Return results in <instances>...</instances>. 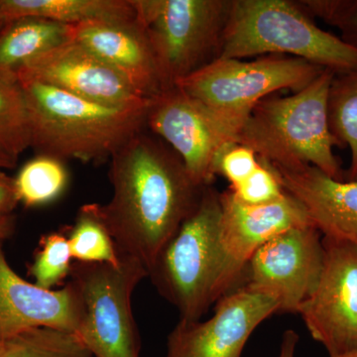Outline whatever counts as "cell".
I'll use <instances>...</instances> for the list:
<instances>
[{
    "mask_svg": "<svg viewBox=\"0 0 357 357\" xmlns=\"http://www.w3.org/2000/svg\"><path fill=\"white\" fill-rule=\"evenodd\" d=\"M145 130L110 158L112 199L91 204L119 257L137 260L149 274L206 187L195 182L172 148Z\"/></svg>",
    "mask_w": 357,
    "mask_h": 357,
    "instance_id": "cell-1",
    "label": "cell"
},
{
    "mask_svg": "<svg viewBox=\"0 0 357 357\" xmlns=\"http://www.w3.org/2000/svg\"><path fill=\"white\" fill-rule=\"evenodd\" d=\"M20 83L29 112L31 148L38 155L102 163L146 129L151 100L136 107H110L37 82Z\"/></svg>",
    "mask_w": 357,
    "mask_h": 357,
    "instance_id": "cell-2",
    "label": "cell"
},
{
    "mask_svg": "<svg viewBox=\"0 0 357 357\" xmlns=\"http://www.w3.org/2000/svg\"><path fill=\"white\" fill-rule=\"evenodd\" d=\"M335 73L325 69L306 88L279 98H268L251 110L237 134L270 165H311L328 177L344 181L333 147L340 142L331 132L328 98Z\"/></svg>",
    "mask_w": 357,
    "mask_h": 357,
    "instance_id": "cell-3",
    "label": "cell"
},
{
    "mask_svg": "<svg viewBox=\"0 0 357 357\" xmlns=\"http://www.w3.org/2000/svg\"><path fill=\"white\" fill-rule=\"evenodd\" d=\"M284 55L335 74L357 70V48L321 29L294 0H232L222 59Z\"/></svg>",
    "mask_w": 357,
    "mask_h": 357,
    "instance_id": "cell-4",
    "label": "cell"
},
{
    "mask_svg": "<svg viewBox=\"0 0 357 357\" xmlns=\"http://www.w3.org/2000/svg\"><path fill=\"white\" fill-rule=\"evenodd\" d=\"M220 192L204 189L196 210L162 249L148 277L180 321H201L222 297L223 256L220 243Z\"/></svg>",
    "mask_w": 357,
    "mask_h": 357,
    "instance_id": "cell-5",
    "label": "cell"
},
{
    "mask_svg": "<svg viewBox=\"0 0 357 357\" xmlns=\"http://www.w3.org/2000/svg\"><path fill=\"white\" fill-rule=\"evenodd\" d=\"M167 89L220 56L232 0H132Z\"/></svg>",
    "mask_w": 357,
    "mask_h": 357,
    "instance_id": "cell-6",
    "label": "cell"
},
{
    "mask_svg": "<svg viewBox=\"0 0 357 357\" xmlns=\"http://www.w3.org/2000/svg\"><path fill=\"white\" fill-rule=\"evenodd\" d=\"M324 70L284 55L260 56L251 61L218 58L176 86L241 128L258 102L282 89L297 93Z\"/></svg>",
    "mask_w": 357,
    "mask_h": 357,
    "instance_id": "cell-7",
    "label": "cell"
},
{
    "mask_svg": "<svg viewBox=\"0 0 357 357\" xmlns=\"http://www.w3.org/2000/svg\"><path fill=\"white\" fill-rule=\"evenodd\" d=\"M83 304L77 335L93 357H139L141 338L131 301L148 272L137 260L121 257L117 266L75 262L70 269Z\"/></svg>",
    "mask_w": 357,
    "mask_h": 357,
    "instance_id": "cell-8",
    "label": "cell"
},
{
    "mask_svg": "<svg viewBox=\"0 0 357 357\" xmlns=\"http://www.w3.org/2000/svg\"><path fill=\"white\" fill-rule=\"evenodd\" d=\"M146 128L172 148L197 184L208 187L220 150L236 142L241 128L225 121L177 86L152 98Z\"/></svg>",
    "mask_w": 357,
    "mask_h": 357,
    "instance_id": "cell-9",
    "label": "cell"
},
{
    "mask_svg": "<svg viewBox=\"0 0 357 357\" xmlns=\"http://www.w3.org/2000/svg\"><path fill=\"white\" fill-rule=\"evenodd\" d=\"M324 252L323 236L314 225L287 230L256 251L239 286L273 298L279 312L298 314L318 285Z\"/></svg>",
    "mask_w": 357,
    "mask_h": 357,
    "instance_id": "cell-10",
    "label": "cell"
},
{
    "mask_svg": "<svg viewBox=\"0 0 357 357\" xmlns=\"http://www.w3.org/2000/svg\"><path fill=\"white\" fill-rule=\"evenodd\" d=\"M324 264L298 314L330 356L357 351V248L323 236Z\"/></svg>",
    "mask_w": 357,
    "mask_h": 357,
    "instance_id": "cell-11",
    "label": "cell"
},
{
    "mask_svg": "<svg viewBox=\"0 0 357 357\" xmlns=\"http://www.w3.org/2000/svg\"><path fill=\"white\" fill-rule=\"evenodd\" d=\"M278 312L273 298L239 286L218 301L206 321H178L167 337L165 357H241L257 326Z\"/></svg>",
    "mask_w": 357,
    "mask_h": 357,
    "instance_id": "cell-12",
    "label": "cell"
},
{
    "mask_svg": "<svg viewBox=\"0 0 357 357\" xmlns=\"http://www.w3.org/2000/svg\"><path fill=\"white\" fill-rule=\"evenodd\" d=\"M220 199L223 297L238 286L249 260L263 244L287 230L314 225L302 203L287 192L277 201L259 206L241 203L229 190Z\"/></svg>",
    "mask_w": 357,
    "mask_h": 357,
    "instance_id": "cell-13",
    "label": "cell"
},
{
    "mask_svg": "<svg viewBox=\"0 0 357 357\" xmlns=\"http://www.w3.org/2000/svg\"><path fill=\"white\" fill-rule=\"evenodd\" d=\"M18 82H37L110 107H136L141 98L121 75L81 44L69 40L23 66Z\"/></svg>",
    "mask_w": 357,
    "mask_h": 357,
    "instance_id": "cell-14",
    "label": "cell"
},
{
    "mask_svg": "<svg viewBox=\"0 0 357 357\" xmlns=\"http://www.w3.org/2000/svg\"><path fill=\"white\" fill-rule=\"evenodd\" d=\"M82 317L81 296L72 281L54 291L24 280L9 265L0 243V340L38 328L77 335Z\"/></svg>",
    "mask_w": 357,
    "mask_h": 357,
    "instance_id": "cell-15",
    "label": "cell"
},
{
    "mask_svg": "<svg viewBox=\"0 0 357 357\" xmlns=\"http://www.w3.org/2000/svg\"><path fill=\"white\" fill-rule=\"evenodd\" d=\"M70 39L112 68L141 98L152 100L166 91L153 49L137 20L72 25Z\"/></svg>",
    "mask_w": 357,
    "mask_h": 357,
    "instance_id": "cell-16",
    "label": "cell"
},
{
    "mask_svg": "<svg viewBox=\"0 0 357 357\" xmlns=\"http://www.w3.org/2000/svg\"><path fill=\"white\" fill-rule=\"evenodd\" d=\"M267 165L321 236L357 248V181L335 180L311 165Z\"/></svg>",
    "mask_w": 357,
    "mask_h": 357,
    "instance_id": "cell-17",
    "label": "cell"
},
{
    "mask_svg": "<svg viewBox=\"0 0 357 357\" xmlns=\"http://www.w3.org/2000/svg\"><path fill=\"white\" fill-rule=\"evenodd\" d=\"M6 21L35 17L67 25L136 20L132 0H0Z\"/></svg>",
    "mask_w": 357,
    "mask_h": 357,
    "instance_id": "cell-18",
    "label": "cell"
},
{
    "mask_svg": "<svg viewBox=\"0 0 357 357\" xmlns=\"http://www.w3.org/2000/svg\"><path fill=\"white\" fill-rule=\"evenodd\" d=\"M70 31L72 25L42 18L6 21L0 29V77L16 79L18 70L33 59L69 41Z\"/></svg>",
    "mask_w": 357,
    "mask_h": 357,
    "instance_id": "cell-19",
    "label": "cell"
},
{
    "mask_svg": "<svg viewBox=\"0 0 357 357\" xmlns=\"http://www.w3.org/2000/svg\"><path fill=\"white\" fill-rule=\"evenodd\" d=\"M331 132L340 147L351 149V165L344 181H357V70L335 74L328 98Z\"/></svg>",
    "mask_w": 357,
    "mask_h": 357,
    "instance_id": "cell-20",
    "label": "cell"
},
{
    "mask_svg": "<svg viewBox=\"0 0 357 357\" xmlns=\"http://www.w3.org/2000/svg\"><path fill=\"white\" fill-rule=\"evenodd\" d=\"M68 180L63 161L38 155L22 167L14 185L20 203L31 208L57 199L67 188Z\"/></svg>",
    "mask_w": 357,
    "mask_h": 357,
    "instance_id": "cell-21",
    "label": "cell"
},
{
    "mask_svg": "<svg viewBox=\"0 0 357 357\" xmlns=\"http://www.w3.org/2000/svg\"><path fill=\"white\" fill-rule=\"evenodd\" d=\"M32 135L24 93L18 79L0 77V149L17 161Z\"/></svg>",
    "mask_w": 357,
    "mask_h": 357,
    "instance_id": "cell-22",
    "label": "cell"
},
{
    "mask_svg": "<svg viewBox=\"0 0 357 357\" xmlns=\"http://www.w3.org/2000/svg\"><path fill=\"white\" fill-rule=\"evenodd\" d=\"M0 357H93L76 333L32 328L0 340Z\"/></svg>",
    "mask_w": 357,
    "mask_h": 357,
    "instance_id": "cell-23",
    "label": "cell"
},
{
    "mask_svg": "<svg viewBox=\"0 0 357 357\" xmlns=\"http://www.w3.org/2000/svg\"><path fill=\"white\" fill-rule=\"evenodd\" d=\"M66 236L75 261L107 263L114 266L121 263L114 239L96 215L91 204L79 208L76 222Z\"/></svg>",
    "mask_w": 357,
    "mask_h": 357,
    "instance_id": "cell-24",
    "label": "cell"
},
{
    "mask_svg": "<svg viewBox=\"0 0 357 357\" xmlns=\"http://www.w3.org/2000/svg\"><path fill=\"white\" fill-rule=\"evenodd\" d=\"M69 241L63 232H52L42 237L30 274L39 287L52 290L70 276L72 269Z\"/></svg>",
    "mask_w": 357,
    "mask_h": 357,
    "instance_id": "cell-25",
    "label": "cell"
},
{
    "mask_svg": "<svg viewBox=\"0 0 357 357\" xmlns=\"http://www.w3.org/2000/svg\"><path fill=\"white\" fill-rule=\"evenodd\" d=\"M297 3L311 17L337 27L340 38L357 48V0H299Z\"/></svg>",
    "mask_w": 357,
    "mask_h": 357,
    "instance_id": "cell-26",
    "label": "cell"
},
{
    "mask_svg": "<svg viewBox=\"0 0 357 357\" xmlns=\"http://www.w3.org/2000/svg\"><path fill=\"white\" fill-rule=\"evenodd\" d=\"M229 190L239 202L250 206L272 203L285 195L276 174L267 164L259 160L255 172L238 185Z\"/></svg>",
    "mask_w": 357,
    "mask_h": 357,
    "instance_id": "cell-27",
    "label": "cell"
},
{
    "mask_svg": "<svg viewBox=\"0 0 357 357\" xmlns=\"http://www.w3.org/2000/svg\"><path fill=\"white\" fill-rule=\"evenodd\" d=\"M259 158L251 148L231 142L220 150L213 161V176L220 175L229 182V187L238 185L251 175L257 166Z\"/></svg>",
    "mask_w": 357,
    "mask_h": 357,
    "instance_id": "cell-28",
    "label": "cell"
},
{
    "mask_svg": "<svg viewBox=\"0 0 357 357\" xmlns=\"http://www.w3.org/2000/svg\"><path fill=\"white\" fill-rule=\"evenodd\" d=\"M18 203L14 178L0 171V215H11Z\"/></svg>",
    "mask_w": 357,
    "mask_h": 357,
    "instance_id": "cell-29",
    "label": "cell"
},
{
    "mask_svg": "<svg viewBox=\"0 0 357 357\" xmlns=\"http://www.w3.org/2000/svg\"><path fill=\"white\" fill-rule=\"evenodd\" d=\"M298 342H299L298 333L292 330L286 331L283 335L278 357H295Z\"/></svg>",
    "mask_w": 357,
    "mask_h": 357,
    "instance_id": "cell-30",
    "label": "cell"
},
{
    "mask_svg": "<svg viewBox=\"0 0 357 357\" xmlns=\"http://www.w3.org/2000/svg\"><path fill=\"white\" fill-rule=\"evenodd\" d=\"M15 220L13 215H0V243L13 234Z\"/></svg>",
    "mask_w": 357,
    "mask_h": 357,
    "instance_id": "cell-31",
    "label": "cell"
},
{
    "mask_svg": "<svg viewBox=\"0 0 357 357\" xmlns=\"http://www.w3.org/2000/svg\"><path fill=\"white\" fill-rule=\"evenodd\" d=\"M16 160L11 158L3 150L0 149V171L13 169L16 165Z\"/></svg>",
    "mask_w": 357,
    "mask_h": 357,
    "instance_id": "cell-32",
    "label": "cell"
},
{
    "mask_svg": "<svg viewBox=\"0 0 357 357\" xmlns=\"http://www.w3.org/2000/svg\"><path fill=\"white\" fill-rule=\"evenodd\" d=\"M330 357H357V351L347 352V354H340V356Z\"/></svg>",
    "mask_w": 357,
    "mask_h": 357,
    "instance_id": "cell-33",
    "label": "cell"
},
{
    "mask_svg": "<svg viewBox=\"0 0 357 357\" xmlns=\"http://www.w3.org/2000/svg\"><path fill=\"white\" fill-rule=\"evenodd\" d=\"M6 20H2L1 17H0V29H1L2 26H3L4 23H6Z\"/></svg>",
    "mask_w": 357,
    "mask_h": 357,
    "instance_id": "cell-34",
    "label": "cell"
}]
</instances>
